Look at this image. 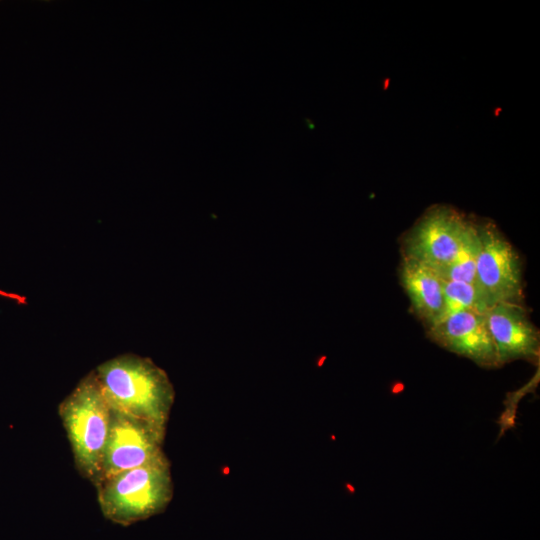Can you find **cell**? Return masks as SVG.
<instances>
[{"instance_id": "1", "label": "cell", "mask_w": 540, "mask_h": 540, "mask_svg": "<svg viewBox=\"0 0 540 540\" xmlns=\"http://www.w3.org/2000/svg\"><path fill=\"white\" fill-rule=\"evenodd\" d=\"M93 371L111 409L166 429L174 388L166 372L151 359L122 354Z\"/></svg>"}, {"instance_id": "10", "label": "cell", "mask_w": 540, "mask_h": 540, "mask_svg": "<svg viewBox=\"0 0 540 540\" xmlns=\"http://www.w3.org/2000/svg\"><path fill=\"white\" fill-rule=\"evenodd\" d=\"M480 241L476 223H472L453 260L436 272L443 280L462 281L475 286Z\"/></svg>"}, {"instance_id": "8", "label": "cell", "mask_w": 540, "mask_h": 540, "mask_svg": "<svg viewBox=\"0 0 540 540\" xmlns=\"http://www.w3.org/2000/svg\"><path fill=\"white\" fill-rule=\"evenodd\" d=\"M500 366L515 361L536 362L540 335L522 303L501 302L485 311Z\"/></svg>"}, {"instance_id": "3", "label": "cell", "mask_w": 540, "mask_h": 540, "mask_svg": "<svg viewBox=\"0 0 540 540\" xmlns=\"http://www.w3.org/2000/svg\"><path fill=\"white\" fill-rule=\"evenodd\" d=\"M58 412L77 471L96 487L101 479L111 408L93 370L59 404Z\"/></svg>"}, {"instance_id": "11", "label": "cell", "mask_w": 540, "mask_h": 540, "mask_svg": "<svg viewBox=\"0 0 540 540\" xmlns=\"http://www.w3.org/2000/svg\"><path fill=\"white\" fill-rule=\"evenodd\" d=\"M466 310L480 312L487 310L476 287L462 281L443 280V306L436 322Z\"/></svg>"}, {"instance_id": "2", "label": "cell", "mask_w": 540, "mask_h": 540, "mask_svg": "<svg viewBox=\"0 0 540 540\" xmlns=\"http://www.w3.org/2000/svg\"><path fill=\"white\" fill-rule=\"evenodd\" d=\"M95 488L103 516L124 527L163 512L173 497L165 455L106 478Z\"/></svg>"}, {"instance_id": "6", "label": "cell", "mask_w": 540, "mask_h": 540, "mask_svg": "<svg viewBox=\"0 0 540 540\" xmlns=\"http://www.w3.org/2000/svg\"><path fill=\"white\" fill-rule=\"evenodd\" d=\"M165 431L164 428L111 409L100 482L165 455L162 450Z\"/></svg>"}, {"instance_id": "9", "label": "cell", "mask_w": 540, "mask_h": 540, "mask_svg": "<svg viewBox=\"0 0 540 540\" xmlns=\"http://www.w3.org/2000/svg\"><path fill=\"white\" fill-rule=\"evenodd\" d=\"M399 276L415 315L427 327L433 325L442 312L443 279L432 268L406 257H402Z\"/></svg>"}, {"instance_id": "5", "label": "cell", "mask_w": 540, "mask_h": 540, "mask_svg": "<svg viewBox=\"0 0 540 540\" xmlns=\"http://www.w3.org/2000/svg\"><path fill=\"white\" fill-rule=\"evenodd\" d=\"M472 223L453 208L433 207L404 237L402 257L438 272L453 260Z\"/></svg>"}, {"instance_id": "4", "label": "cell", "mask_w": 540, "mask_h": 540, "mask_svg": "<svg viewBox=\"0 0 540 540\" xmlns=\"http://www.w3.org/2000/svg\"><path fill=\"white\" fill-rule=\"evenodd\" d=\"M480 241L475 287L487 309L501 302L522 303L521 260L497 226L477 224Z\"/></svg>"}, {"instance_id": "7", "label": "cell", "mask_w": 540, "mask_h": 540, "mask_svg": "<svg viewBox=\"0 0 540 540\" xmlns=\"http://www.w3.org/2000/svg\"><path fill=\"white\" fill-rule=\"evenodd\" d=\"M427 335L442 348L480 367H500L485 312L466 310L452 314L427 327Z\"/></svg>"}]
</instances>
